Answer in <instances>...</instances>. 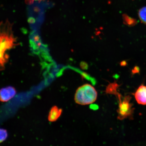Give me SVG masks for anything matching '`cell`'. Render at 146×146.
Instances as JSON below:
<instances>
[{
	"label": "cell",
	"mask_w": 146,
	"mask_h": 146,
	"mask_svg": "<svg viewBox=\"0 0 146 146\" xmlns=\"http://www.w3.org/2000/svg\"><path fill=\"white\" fill-rule=\"evenodd\" d=\"M87 66L88 65L86 63L84 62L81 63V67L82 68L84 69H86L87 68Z\"/></svg>",
	"instance_id": "12"
},
{
	"label": "cell",
	"mask_w": 146,
	"mask_h": 146,
	"mask_svg": "<svg viewBox=\"0 0 146 146\" xmlns=\"http://www.w3.org/2000/svg\"><path fill=\"white\" fill-rule=\"evenodd\" d=\"M16 94V89L12 86H9L1 89L0 93L1 101L5 102L10 100L15 96Z\"/></svg>",
	"instance_id": "3"
},
{
	"label": "cell",
	"mask_w": 146,
	"mask_h": 146,
	"mask_svg": "<svg viewBox=\"0 0 146 146\" xmlns=\"http://www.w3.org/2000/svg\"><path fill=\"white\" fill-rule=\"evenodd\" d=\"M117 96L119 100L117 118L118 119L123 120L132 115L133 111V105L130 103L131 97L129 96H126L122 100L121 96L119 94Z\"/></svg>",
	"instance_id": "2"
},
{
	"label": "cell",
	"mask_w": 146,
	"mask_h": 146,
	"mask_svg": "<svg viewBox=\"0 0 146 146\" xmlns=\"http://www.w3.org/2000/svg\"><path fill=\"white\" fill-rule=\"evenodd\" d=\"M125 64H126V63L125 61H124L123 62L121 63V65L122 66H125Z\"/></svg>",
	"instance_id": "13"
},
{
	"label": "cell",
	"mask_w": 146,
	"mask_h": 146,
	"mask_svg": "<svg viewBox=\"0 0 146 146\" xmlns=\"http://www.w3.org/2000/svg\"><path fill=\"white\" fill-rule=\"evenodd\" d=\"M97 97L98 93L95 88L89 84H85L76 90L74 100L78 104L88 105L96 102Z\"/></svg>",
	"instance_id": "1"
},
{
	"label": "cell",
	"mask_w": 146,
	"mask_h": 146,
	"mask_svg": "<svg viewBox=\"0 0 146 146\" xmlns=\"http://www.w3.org/2000/svg\"><path fill=\"white\" fill-rule=\"evenodd\" d=\"M8 133L6 130L3 129H1V143L5 141L8 137Z\"/></svg>",
	"instance_id": "9"
},
{
	"label": "cell",
	"mask_w": 146,
	"mask_h": 146,
	"mask_svg": "<svg viewBox=\"0 0 146 146\" xmlns=\"http://www.w3.org/2000/svg\"><path fill=\"white\" fill-rule=\"evenodd\" d=\"M62 112V110L58 108L56 106L53 107L51 109L48 116L49 121L53 122L55 121L58 118Z\"/></svg>",
	"instance_id": "5"
},
{
	"label": "cell",
	"mask_w": 146,
	"mask_h": 146,
	"mask_svg": "<svg viewBox=\"0 0 146 146\" xmlns=\"http://www.w3.org/2000/svg\"><path fill=\"white\" fill-rule=\"evenodd\" d=\"M139 69L138 67L136 66L133 69L132 71L133 74H135L136 73H138L139 72Z\"/></svg>",
	"instance_id": "10"
},
{
	"label": "cell",
	"mask_w": 146,
	"mask_h": 146,
	"mask_svg": "<svg viewBox=\"0 0 146 146\" xmlns=\"http://www.w3.org/2000/svg\"><path fill=\"white\" fill-rule=\"evenodd\" d=\"M119 87V85L116 83L110 84L106 88V92L107 94L118 95L119 94L117 92V89Z\"/></svg>",
	"instance_id": "6"
},
{
	"label": "cell",
	"mask_w": 146,
	"mask_h": 146,
	"mask_svg": "<svg viewBox=\"0 0 146 146\" xmlns=\"http://www.w3.org/2000/svg\"><path fill=\"white\" fill-rule=\"evenodd\" d=\"M138 15L140 21L146 25V6L142 7L139 10Z\"/></svg>",
	"instance_id": "8"
},
{
	"label": "cell",
	"mask_w": 146,
	"mask_h": 146,
	"mask_svg": "<svg viewBox=\"0 0 146 146\" xmlns=\"http://www.w3.org/2000/svg\"><path fill=\"white\" fill-rule=\"evenodd\" d=\"M137 103L140 105H146V86L141 85L133 94Z\"/></svg>",
	"instance_id": "4"
},
{
	"label": "cell",
	"mask_w": 146,
	"mask_h": 146,
	"mask_svg": "<svg viewBox=\"0 0 146 146\" xmlns=\"http://www.w3.org/2000/svg\"><path fill=\"white\" fill-rule=\"evenodd\" d=\"M42 0H25V1L26 3L28 4H31L33 3L34 1H40Z\"/></svg>",
	"instance_id": "11"
},
{
	"label": "cell",
	"mask_w": 146,
	"mask_h": 146,
	"mask_svg": "<svg viewBox=\"0 0 146 146\" xmlns=\"http://www.w3.org/2000/svg\"><path fill=\"white\" fill-rule=\"evenodd\" d=\"M123 19L124 23L128 26H133L137 23V21L135 19L129 17L126 14L123 15Z\"/></svg>",
	"instance_id": "7"
}]
</instances>
